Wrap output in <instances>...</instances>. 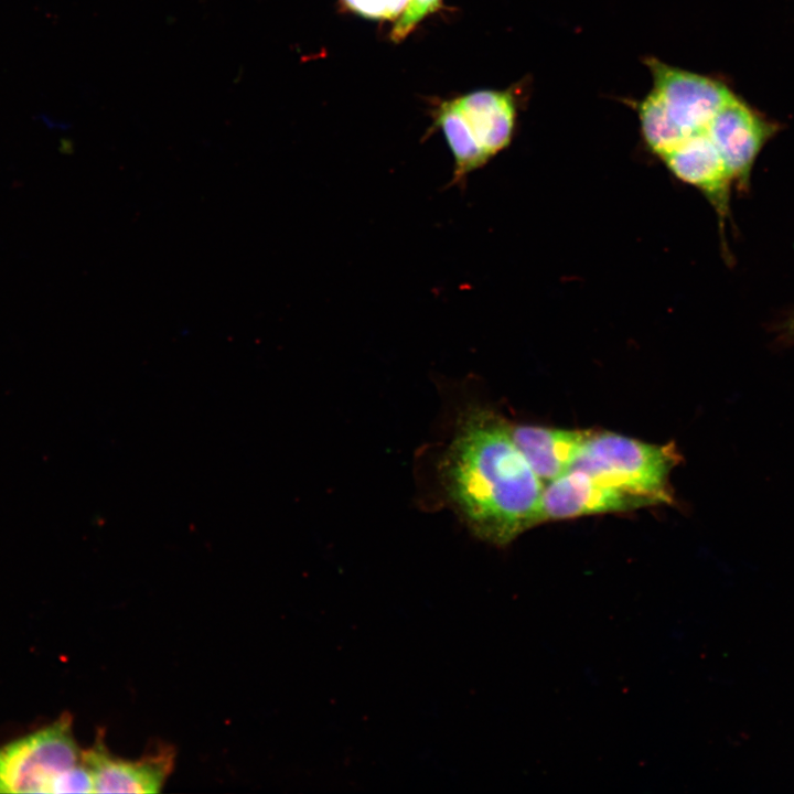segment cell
Returning a JSON list of instances; mask_svg holds the SVG:
<instances>
[{
	"label": "cell",
	"mask_w": 794,
	"mask_h": 794,
	"mask_svg": "<svg viewBox=\"0 0 794 794\" xmlns=\"http://www.w3.org/2000/svg\"><path fill=\"white\" fill-rule=\"evenodd\" d=\"M512 438L544 484L566 473L591 430L512 425Z\"/></svg>",
	"instance_id": "10"
},
{
	"label": "cell",
	"mask_w": 794,
	"mask_h": 794,
	"mask_svg": "<svg viewBox=\"0 0 794 794\" xmlns=\"http://www.w3.org/2000/svg\"><path fill=\"white\" fill-rule=\"evenodd\" d=\"M73 718L54 722L0 745V793H54L55 783L82 762Z\"/></svg>",
	"instance_id": "4"
},
{
	"label": "cell",
	"mask_w": 794,
	"mask_h": 794,
	"mask_svg": "<svg viewBox=\"0 0 794 794\" xmlns=\"http://www.w3.org/2000/svg\"><path fill=\"white\" fill-rule=\"evenodd\" d=\"M442 0H410L390 31L391 41H403L428 14L441 8Z\"/></svg>",
	"instance_id": "12"
},
{
	"label": "cell",
	"mask_w": 794,
	"mask_h": 794,
	"mask_svg": "<svg viewBox=\"0 0 794 794\" xmlns=\"http://www.w3.org/2000/svg\"><path fill=\"white\" fill-rule=\"evenodd\" d=\"M516 107L509 90L481 89L440 104L434 125L453 158V174L465 179L512 140Z\"/></svg>",
	"instance_id": "3"
},
{
	"label": "cell",
	"mask_w": 794,
	"mask_h": 794,
	"mask_svg": "<svg viewBox=\"0 0 794 794\" xmlns=\"http://www.w3.org/2000/svg\"><path fill=\"white\" fill-rule=\"evenodd\" d=\"M678 462L673 443L654 444L610 431H591L569 470L584 472L655 505L672 502L669 478Z\"/></svg>",
	"instance_id": "2"
},
{
	"label": "cell",
	"mask_w": 794,
	"mask_h": 794,
	"mask_svg": "<svg viewBox=\"0 0 794 794\" xmlns=\"http://www.w3.org/2000/svg\"><path fill=\"white\" fill-rule=\"evenodd\" d=\"M175 752L164 747L138 760L114 757L99 731L92 747L83 750L82 762L92 774L94 793H158L174 766Z\"/></svg>",
	"instance_id": "7"
},
{
	"label": "cell",
	"mask_w": 794,
	"mask_h": 794,
	"mask_svg": "<svg viewBox=\"0 0 794 794\" xmlns=\"http://www.w3.org/2000/svg\"><path fill=\"white\" fill-rule=\"evenodd\" d=\"M784 334L794 339V315L784 324Z\"/></svg>",
	"instance_id": "14"
},
{
	"label": "cell",
	"mask_w": 794,
	"mask_h": 794,
	"mask_svg": "<svg viewBox=\"0 0 794 794\" xmlns=\"http://www.w3.org/2000/svg\"><path fill=\"white\" fill-rule=\"evenodd\" d=\"M645 62L653 75V90L687 136L706 131L717 111L732 97L718 81L655 58Z\"/></svg>",
	"instance_id": "5"
},
{
	"label": "cell",
	"mask_w": 794,
	"mask_h": 794,
	"mask_svg": "<svg viewBox=\"0 0 794 794\" xmlns=\"http://www.w3.org/2000/svg\"><path fill=\"white\" fill-rule=\"evenodd\" d=\"M410 0H342L344 7L369 19L399 17Z\"/></svg>",
	"instance_id": "13"
},
{
	"label": "cell",
	"mask_w": 794,
	"mask_h": 794,
	"mask_svg": "<svg viewBox=\"0 0 794 794\" xmlns=\"http://www.w3.org/2000/svg\"><path fill=\"white\" fill-rule=\"evenodd\" d=\"M450 503L479 538L505 546L540 523L543 481L502 416L483 406L459 418L442 464Z\"/></svg>",
	"instance_id": "1"
},
{
	"label": "cell",
	"mask_w": 794,
	"mask_h": 794,
	"mask_svg": "<svg viewBox=\"0 0 794 794\" xmlns=\"http://www.w3.org/2000/svg\"><path fill=\"white\" fill-rule=\"evenodd\" d=\"M662 159L675 176L706 195L722 222L732 178L707 131L688 136Z\"/></svg>",
	"instance_id": "9"
},
{
	"label": "cell",
	"mask_w": 794,
	"mask_h": 794,
	"mask_svg": "<svg viewBox=\"0 0 794 794\" xmlns=\"http://www.w3.org/2000/svg\"><path fill=\"white\" fill-rule=\"evenodd\" d=\"M652 505L584 472L569 470L544 485L540 523L578 516L627 512Z\"/></svg>",
	"instance_id": "6"
},
{
	"label": "cell",
	"mask_w": 794,
	"mask_h": 794,
	"mask_svg": "<svg viewBox=\"0 0 794 794\" xmlns=\"http://www.w3.org/2000/svg\"><path fill=\"white\" fill-rule=\"evenodd\" d=\"M775 127L732 97L711 119L707 133L732 180L748 187L752 167Z\"/></svg>",
	"instance_id": "8"
},
{
	"label": "cell",
	"mask_w": 794,
	"mask_h": 794,
	"mask_svg": "<svg viewBox=\"0 0 794 794\" xmlns=\"http://www.w3.org/2000/svg\"><path fill=\"white\" fill-rule=\"evenodd\" d=\"M641 129L650 149L663 158L688 136L673 120L659 96L652 92L637 104Z\"/></svg>",
	"instance_id": "11"
}]
</instances>
